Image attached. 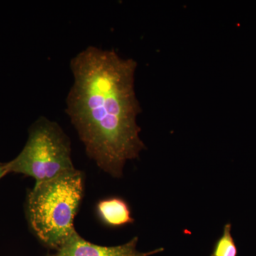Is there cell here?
<instances>
[{
    "mask_svg": "<svg viewBox=\"0 0 256 256\" xmlns=\"http://www.w3.org/2000/svg\"><path fill=\"white\" fill-rule=\"evenodd\" d=\"M138 64L114 50L89 46L70 62L73 84L66 112L86 152L114 178L139 158L146 146L138 117L142 112L134 88Z\"/></svg>",
    "mask_w": 256,
    "mask_h": 256,
    "instance_id": "cell-1",
    "label": "cell"
},
{
    "mask_svg": "<svg viewBox=\"0 0 256 256\" xmlns=\"http://www.w3.org/2000/svg\"><path fill=\"white\" fill-rule=\"evenodd\" d=\"M138 237L126 244L116 246H101L87 242L76 232L68 242L57 250L55 256H150L164 250L163 248L149 252H140L137 249Z\"/></svg>",
    "mask_w": 256,
    "mask_h": 256,
    "instance_id": "cell-4",
    "label": "cell"
},
{
    "mask_svg": "<svg viewBox=\"0 0 256 256\" xmlns=\"http://www.w3.org/2000/svg\"><path fill=\"white\" fill-rule=\"evenodd\" d=\"M238 250L232 234V224L224 226L223 234L216 242L210 256H237Z\"/></svg>",
    "mask_w": 256,
    "mask_h": 256,
    "instance_id": "cell-6",
    "label": "cell"
},
{
    "mask_svg": "<svg viewBox=\"0 0 256 256\" xmlns=\"http://www.w3.org/2000/svg\"><path fill=\"white\" fill-rule=\"evenodd\" d=\"M8 174H9V172L6 170V163L0 162V180Z\"/></svg>",
    "mask_w": 256,
    "mask_h": 256,
    "instance_id": "cell-7",
    "label": "cell"
},
{
    "mask_svg": "<svg viewBox=\"0 0 256 256\" xmlns=\"http://www.w3.org/2000/svg\"><path fill=\"white\" fill-rule=\"evenodd\" d=\"M6 168L9 173L31 176L35 184L57 178L76 169L70 140L56 122L41 116L28 129L22 150Z\"/></svg>",
    "mask_w": 256,
    "mask_h": 256,
    "instance_id": "cell-3",
    "label": "cell"
},
{
    "mask_svg": "<svg viewBox=\"0 0 256 256\" xmlns=\"http://www.w3.org/2000/svg\"><path fill=\"white\" fill-rule=\"evenodd\" d=\"M97 210L101 220L108 226L116 228L134 223L130 207L120 197L112 196L101 200L98 204Z\"/></svg>",
    "mask_w": 256,
    "mask_h": 256,
    "instance_id": "cell-5",
    "label": "cell"
},
{
    "mask_svg": "<svg viewBox=\"0 0 256 256\" xmlns=\"http://www.w3.org/2000/svg\"></svg>",
    "mask_w": 256,
    "mask_h": 256,
    "instance_id": "cell-8",
    "label": "cell"
},
{
    "mask_svg": "<svg viewBox=\"0 0 256 256\" xmlns=\"http://www.w3.org/2000/svg\"><path fill=\"white\" fill-rule=\"evenodd\" d=\"M84 174L75 169L35 184L26 198V216L37 238L58 250L76 232L74 220L84 195Z\"/></svg>",
    "mask_w": 256,
    "mask_h": 256,
    "instance_id": "cell-2",
    "label": "cell"
}]
</instances>
